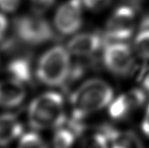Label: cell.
Instances as JSON below:
<instances>
[{
  "label": "cell",
  "instance_id": "cell-19",
  "mask_svg": "<svg viewBox=\"0 0 149 148\" xmlns=\"http://www.w3.org/2000/svg\"><path fill=\"white\" fill-rule=\"evenodd\" d=\"M82 2L88 10L99 12L109 6L112 0H82Z\"/></svg>",
  "mask_w": 149,
  "mask_h": 148
},
{
  "label": "cell",
  "instance_id": "cell-2",
  "mask_svg": "<svg viewBox=\"0 0 149 148\" xmlns=\"http://www.w3.org/2000/svg\"><path fill=\"white\" fill-rule=\"evenodd\" d=\"M28 120L33 129L58 128L65 123L64 99L61 94L48 92L40 95L31 102Z\"/></svg>",
  "mask_w": 149,
  "mask_h": 148
},
{
  "label": "cell",
  "instance_id": "cell-17",
  "mask_svg": "<svg viewBox=\"0 0 149 148\" xmlns=\"http://www.w3.org/2000/svg\"><path fill=\"white\" fill-rule=\"evenodd\" d=\"M81 148H110L109 142L105 133H95L84 139Z\"/></svg>",
  "mask_w": 149,
  "mask_h": 148
},
{
  "label": "cell",
  "instance_id": "cell-4",
  "mask_svg": "<svg viewBox=\"0 0 149 148\" xmlns=\"http://www.w3.org/2000/svg\"><path fill=\"white\" fill-rule=\"evenodd\" d=\"M14 28L18 39L28 45H42L55 38V33L49 22L35 14L17 18Z\"/></svg>",
  "mask_w": 149,
  "mask_h": 148
},
{
  "label": "cell",
  "instance_id": "cell-10",
  "mask_svg": "<svg viewBox=\"0 0 149 148\" xmlns=\"http://www.w3.org/2000/svg\"><path fill=\"white\" fill-rule=\"evenodd\" d=\"M26 97L24 84L10 79L0 81V106L15 108L22 103Z\"/></svg>",
  "mask_w": 149,
  "mask_h": 148
},
{
  "label": "cell",
  "instance_id": "cell-22",
  "mask_svg": "<svg viewBox=\"0 0 149 148\" xmlns=\"http://www.w3.org/2000/svg\"><path fill=\"white\" fill-rule=\"evenodd\" d=\"M7 19L3 14H0V41L3 38V36L7 30Z\"/></svg>",
  "mask_w": 149,
  "mask_h": 148
},
{
  "label": "cell",
  "instance_id": "cell-11",
  "mask_svg": "<svg viewBox=\"0 0 149 148\" xmlns=\"http://www.w3.org/2000/svg\"><path fill=\"white\" fill-rule=\"evenodd\" d=\"M22 126L11 114L0 115V146L9 144L22 135Z\"/></svg>",
  "mask_w": 149,
  "mask_h": 148
},
{
  "label": "cell",
  "instance_id": "cell-23",
  "mask_svg": "<svg viewBox=\"0 0 149 148\" xmlns=\"http://www.w3.org/2000/svg\"><path fill=\"white\" fill-rule=\"evenodd\" d=\"M141 82H142V86L143 89L147 93L149 94V67L148 69L144 71L143 73L142 78H141Z\"/></svg>",
  "mask_w": 149,
  "mask_h": 148
},
{
  "label": "cell",
  "instance_id": "cell-21",
  "mask_svg": "<svg viewBox=\"0 0 149 148\" xmlns=\"http://www.w3.org/2000/svg\"><path fill=\"white\" fill-rule=\"evenodd\" d=\"M141 126H142V130H143V133L149 137V105L148 106L146 109Z\"/></svg>",
  "mask_w": 149,
  "mask_h": 148
},
{
  "label": "cell",
  "instance_id": "cell-8",
  "mask_svg": "<svg viewBox=\"0 0 149 148\" xmlns=\"http://www.w3.org/2000/svg\"><path fill=\"white\" fill-rule=\"evenodd\" d=\"M146 94L143 89L134 88L113 99L109 108L110 116L116 120L125 118L145 103Z\"/></svg>",
  "mask_w": 149,
  "mask_h": 148
},
{
  "label": "cell",
  "instance_id": "cell-20",
  "mask_svg": "<svg viewBox=\"0 0 149 148\" xmlns=\"http://www.w3.org/2000/svg\"><path fill=\"white\" fill-rule=\"evenodd\" d=\"M21 0H0V9L6 12H13L18 8Z\"/></svg>",
  "mask_w": 149,
  "mask_h": 148
},
{
  "label": "cell",
  "instance_id": "cell-5",
  "mask_svg": "<svg viewBox=\"0 0 149 148\" xmlns=\"http://www.w3.org/2000/svg\"><path fill=\"white\" fill-rule=\"evenodd\" d=\"M136 26V11L128 5L117 7L107 22L105 39L123 42L129 39Z\"/></svg>",
  "mask_w": 149,
  "mask_h": 148
},
{
  "label": "cell",
  "instance_id": "cell-6",
  "mask_svg": "<svg viewBox=\"0 0 149 148\" xmlns=\"http://www.w3.org/2000/svg\"><path fill=\"white\" fill-rule=\"evenodd\" d=\"M103 61L111 73L120 76L129 75L135 67V58L132 49L122 42H112L105 46Z\"/></svg>",
  "mask_w": 149,
  "mask_h": 148
},
{
  "label": "cell",
  "instance_id": "cell-1",
  "mask_svg": "<svg viewBox=\"0 0 149 148\" xmlns=\"http://www.w3.org/2000/svg\"><path fill=\"white\" fill-rule=\"evenodd\" d=\"M113 88L103 80L90 79L80 85L70 97V104L75 120L98 112L113 101Z\"/></svg>",
  "mask_w": 149,
  "mask_h": 148
},
{
  "label": "cell",
  "instance_id": "cell-24",
  "mask_svg": "<svg viewBox=\"0 0 149 148\" xmlns=\"http://www.w3.org/2000/svg\"><path fill=\"white\" fill-rule=\"evenodd\" d=\"M146 29H149V15L143 17L140 25V30H146Z\"/></svg>",
  "mask_w": 149,
  "mask_h": 148
},
{
  "label": "cell",
  "instance_id": "cell-16",
  "mask_svg": "<svg viewBox=\"0 0 149 148\" xmlns=\"http://www.w3.org/2000/svg\"><path fill=\"white\" fill-rule=\"evenodd\" d=\"M17 148H48L46 142L37 133L29 132L22 135Z\"/></svg>",
  "mask_w": 149,
  "mask_h": 148
},
{
  "label": "cell",
  "instance_id": "cell-3",
  "mask_svg": "<svg viewBox=\"0 0 149 148\" xmlns=\"http://www.w3.org/2000/svg\"><path fill=\"white\" fill-rule=\"evenodd\" d=\"M70 52L61 45H55L40 58L36 69L38 79L51 87L65 86L71 71Z\"/></svg>",
  "mask_w": 149,
  "mask_h": 148
},
{
  "label": "cell",
  "instance_id": "cell-15",
  "mask_svg": "<svg viewBox=\"0 0 149 148\" xmlns=\"http://www.w3.org/2000/svg\"><path fill=\"white\" fill-rule=\"evenodd\" d=\"M134 46L140 58L149 60V29L140 30L134 41Z\"/></svg>",
  "mask_w": 149,
  "mask_h": 148
},
{
  "label": "cell",
  "instance_id": "cell-12",
  "mask_svg": "<svg viewBox=\"0 0 149 148\" xmlns=\"http://www.w3.org/2000/svg\"><path fill=\"white\" fill-rule=\"evenodd\" d=\"M7 71L11 77L22 84L30 83L32 80L31 58L27 55L13 58L7 65Z\"/></svg>",
  "mask_w": 149,
  "mask_h": 148
},
{
  "label": "cell",
  "instance_id": "cell-9",
  "mask_svg": "<svg viewBox=\"0 0 149 148\" xmlns=\"http://www.w3.org/2000/svg\"><path fill=\"white\" fill-rule=\"evenodd\" d=\"M104 40L105 37L99 33H83L73 37L68 43L67 49L77 58H91L100 51L105 43Z\"/></svg>",
  "mask_w": 149,
  "mask_h": 148
},
{
  "label": "cell",
  "instance_id": "cell-7",
  "mask_svg": "<svg viewBox=\"0 0 149 148\" xmlns=\"http://www.w3.org/2000/svg\"><path fill=\"white\" fill-rule=\"evenodd\" d=\"M82 0H67L58 7L54 16V25L62 35H71L83 24Z\"/></svg>",
  "mask_w": 149,
  "mask_h": 148
},
{
  "label": "cell",
  "instance_id": "cell-14",
  "mask_svg": "<svg viewBox=\"0 0 149 148\" xmlns=\"http://www.w3.org/2000/svg\"><path fill=\"white\" fill-rule=\"evenodd\" d=\"M80 128V124L75 120L73 127L68 128L62 125L58 127L53 139L54 148H71L76 139L77 132Z\"/></svg>",
  "mask_w": 149,
  "mask_h": 148
},
{
  "label": "cell",
  "instance_id": "cell-18",
  "mask_svg": "<svg viewBox=\"0 0 149 148\" xmlns=\"http://www.w3.org/2000/svg\"><path fill=\"white\" fill-rule=\"evenodd\" d=\"M55 0H31V7L35 15H42L54 6Z\"/></svg>",
  "mask_w": 149,
  "mask_h": 148
},
{
  "label": "cell",
  "instance_id": "cell-13",
  "mask_svg": "<svg viewBox=\"0 0 149 148\" xmlns=\"http://www.w3.org/2000/svg\"><path fill=\"white\" fill-rule=\"evenodd\" d=\"M105 134L110 148H142L139 138L132 131L108 129Z\"/></svg>",
  "mask_w": 149,
  "mask_h": 148
}]
</instances>
